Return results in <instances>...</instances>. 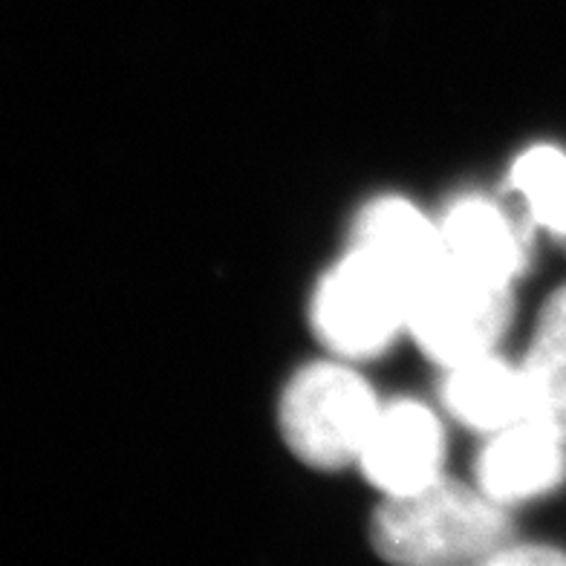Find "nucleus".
Listing matches in <instances>:
<instances>
[{
    "mask_svg": "<svg viewBox=\"0 0 566 566\" xmlns=\"http://www.w3.org/2000/svg\"><path fill=\"white\" fill-rule=\"evenodd\" d=\"M509 530L506 506L485 497L478 485L440 478L419 492L381 500L370 537L381 558L394 564H485L506 544Z\"/></svg>",
    "mask_w": 566,
    "mask_h": 566,
    "instance_id": "f257e3e1",
    "label": "nucleus"
},
{
    "mask_svg": "<svg viewBox=\"0 0 566 566\" xmlns=\"http://www.w3.org/2000/svg\"><path fill=\"white\" fill-rule=\"evenodd\" d=\"M485 564H503V566H549V564H566V552L555 549L549 544H506L494 552Z\"/></svg>",
    "mask_w": 566,
    "mask_h": 566,
    "instance_id": "f8f14e48",
    "label": "nucleus"
},
{
    "mask_svg": "<svg viewBox=\"0 0 566 566\" xmlns=\"http://www.w3.org/2000/svg\"><path fill=\"white\" fill-rule=\"evenodd\" d=\"M512 283H500L446 258L408 295L405 333L446 370L494 353L512 321Z\"/></svg>",
    "mask_w": 566,
    "mask_h": 566,
    "instance_id": "7ed1b4c3",
    "label": "nucleus"
},
{
    "mask_svg": "<svg viewBox=\"0 0 566 566\" xmlns=\"http://www.w3.org/2000/svg\"><path fill=\"white\" fill-rule=\"evenodd\" d=\"M440 405L454 422L478 433H494L526 419V385L521 365L497 353L446 367Z\"/></svg>",
    "mask_w": 566,
    "mask_h": 566,
    "instance_id": "1a4fd4ad",
    "label": "nucleus"
},
{
    "mask_svg": "<svg viewBox=\"0 0 566 566\" xmlns=\"http://www.w3.org/2000/svg\"><path fill=\"white\" fill-rule=\"evenodd\" d=\"M521 370L526 419L566 437V286L546 301Z\"/></svg>",
    "mask_w": 566,
    "mask_h": 566,
    "instance_id": "9d476101",
    "label": "nucleus"
},
{
    "mask_svg": "<svg viewBox=\"0 0 566 566\" xmlns=\"http://www.w3.org/2000/svg\"><path fill=\"white\" fill-rule=\"evenodd\" d=\"M353 247L365 249L402 277L408 295L413 283L446 261L440 223L399 195L373 197L361 206L353 223Z\"/></svg>",
    "mask_w": 566,
    "mask_h": 566,
    "instance_id": "0eeeda50",
    "label": "nucleus"
},
{
    "mask_svg": "<svg viewBox=\"0 0 566 566\" xmlns=\"http://www.w3.org/2000/svg\"><path fill=\"white\" fill-rule=\"evenodd\" d=\"M446 258L457 266L512 283L526 269V243L512 217L483 195H462L448 202L437 220Z\"/></svg>",
    "mask_w": 566,
    "mask_h": 566,
    "instance_id": "6e6552de",
    "label": "nucleus"
},
{
    "mask_svg": "<svg viewBox=\"0 0 566 566\" xmlns=\"http://www.w3.org/2000/svg\"><path fill=\"white\" fill-rule=\"evenodd\" d=\"M310 321L336 358L381 356L408 321V286L365 249L353 247L324 272L313 292Z\"/></svg>",
    "mask_w": 566,
    "mask_h": 566,
    "instance_id": "20e7f679",
    "label": "nucleus"
},
{
    "mask_svg": "<svg viewBox=\"0 0 566 566\" xmlns=\"http://www.w3.org/2000/svg\"><path fill=\"white\" fill-rule=\"evenodd\" d=\"M381 399L347 361L304 365L283 388L277 422L290 451L321 471L356 465Z\"/></svg>",
    "mask_w": 566,
    "mask_h": 566,
    "instance_id": "f03ea898",
    "label": "nucleus"
},
{
    "mask_svg": "<svg viewBox=\"0 0 566 566\" xmlns=\"http://www.w3.org/2000/svg\"><path fill=\"white\" fill-rule=\"evenodd\" d=\"M564 480L566 437L535 419H521L489 433L474 462V485L506 509L544 497Z\"/></svg>",
    "mask_w": 566,
    "mask_h": 566,
    "instance_id": "423d86ee",
    "label": "nucleus"
},
{
    "mask_svg": "<svg viewBox=\"0 0 566 566\" xmlns=\"http://www.w3.org/2000/svg\"><path fill=\"white\" fill-rule=\"evenodd\" d=\"M446 431L440 417L417 399L381 402L358 451V471L381 497H402L442 478Z\"/></svg>",
    "mask_w": 566,
    "mask_h": 566,
    "instance_id": "39448f33",
    "label": "nucleus"
},
{
    "mask_svg": "<svg viewBox=\"0 0 566 566\" xmlns=\"http://www.w3.org/2000/svg\"><path fill=\"white\" fill-rule=\"evenodd\" d=\"M509 186L530 217L555 238H566V150L549 142L517 154L509 168Z\"/></svg>",
    "mask_w": 566,
    "mask_h": 566,
    "instance_id": "9b49d317",
    "label": "nucleus"
}]
</instances>
